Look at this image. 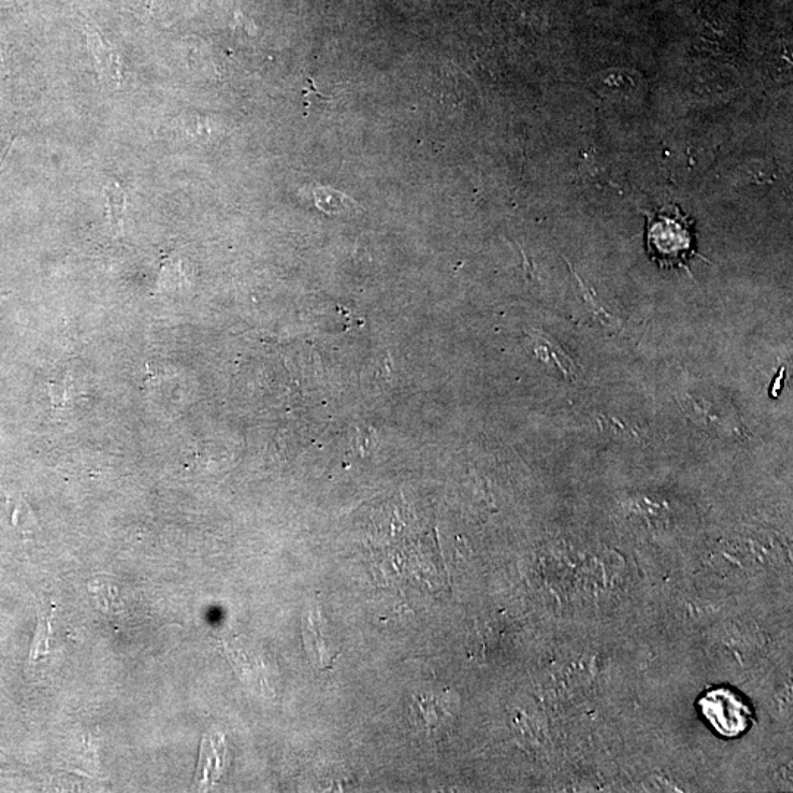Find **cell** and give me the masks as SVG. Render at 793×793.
<instances>
[{"instance_id": "6da1fadb", "label": "cell", "mask_w": 793, "mask_h": 793, "mask_svg": "<svg viewBox=\"0 0 793 793\" xmlns=\"http://www.w3.org/2000/svg\"><path fill=\"white\" fill-rule=\"evenodd\" d=\"M645 250L661 268H682L695 253L694 221L679 208L655 210L647 216Z\"/></svg>"}, {"instance_id": "7a4b0ae2", "label": "cell", "mask_w": 793, "mask_h": 793, "mask_svg": "<svg viewBox=\"0 0 793 793\" xmlns=\"http://www.w3.org/2000/svg\"><path fill=\"white\" fill-rule=\"evenodd\" d=\"M700 710L714 729L726 738L742 735L751 724V711L729 689L719 688L707 692L700 700Z\"/></svg>"}, {"instance_id": "3957f363", "label": "cell", "mask_w": 793, "mask_h": 793, "mask_svg": "<svg viewBox=\"0 0 793 793\" xmlns=\"http://www.w3.org/2000/svg\"><path fill=\"white\" fill-rule=\"evenodd\" d=\"M89 45L100 77L109 84H118L121 80V65L117 53L94 31L90 33Z\"/></svg>"}, {"instance_id": "277c9868", "label": "cell", "mask_w": 793, "mask_h": 793, "mask_svg": "<svg viewBox=\"0 0 793 793\" xmlns=\"http://www.w3.org/2000/svg\"><path fill=\"white\" fill-rule=\"evenodd\" d=\"M316 206L329 215H341L360 210L359 205L351 197L329 187H318L313 193Z\"/></svg>"}, {"instance_id": "5b68a950", "label": "cell", "mask_w": 793, "mask_h": 793, "mask_svg": "<svg viewBox=\"0 0 793 793\" xmlns=\"http://www.w3.org/2000/svg\"><path fill=\"white\" fill-rule=\"evenodd\" d=\"M103 194H105L106 208H108L111 225L115 230L119 231L122 225V219H124L125 215L124 190H122L118 183L109 181V183H106L105 187H103Z\"/></svg>"}]
</instances>
